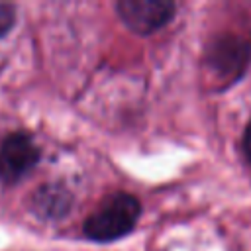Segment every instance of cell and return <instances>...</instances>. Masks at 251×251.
Wrapping results in <instances>:
<instances>
[{
    "label": "cell",
    "instance_id": "1",
    "mask_svg": "<svg viewBox=\"0 0 251 251\" xmlns=\"http://www.w3.org/2000/svg\"><path fill=\"white\" fill-rule=\"evenodd\" d=\"M141 206L135 196L126 192H116L110 198L104 200V204L86 218L82 231L92 241H114L124 235H127L137 218H139Z\"/></svg>",
    "mask_w": 251,
    "mask_h": 251
},
{
    "label": "cell",
    "instance_id": "2",
    "mask_svg": "<svg viewBox=\"0 0 251 251\" xmlns=\"http://www.w3.org/2000/svg\"><path fill=\"white\" fill-rule=\"evenodd\" d=\"M116 12L131 31L147 35L173 20L175 4L171 0H120Z\"/></svg>",
    "mask_w": 251,
    "mask_h": 251
},
{
    "label": "cell",
    "instance_id": "3",
    "mask_svg": "<svg viewBox=\"0 0 251 251\" xmlns=\"http://www.w3.org/2000/svg\"><path fill=\"white\" fill-rule=\"evenodd\" d=\"M39 161V149L33 139L22 131L10 133L0 143V178L6 184L18 182Z\"/></svg>",
    "mask_w": 251,
    "mask_h": 251
},
{
    "label": "cell",
    "instance_id": "4",
    "mask_svg": "<svg viewBox=\"0 0 251 251\" xmlns=\"http://www.w3.org/2000/svg\"><path fill=\"white\" fill-rule=\"evenodd\" d=\"M73 208V194L59 182L41 184L29 198V210L41 220H61Z\"/></svg>",
    "mask_w": 251,
    "mask_h": 251
},
{
    "label": "cell",
    "instance_id": "5",
    "mask_svg": "<svg viewBox=\"0 0 251 251\" xmlns=\"http://www.w3.org/2000/svg\"><path fill=\"white\" fill-rule=\"evenodd\" d=\"M247 55H249V47L245 41L235 39V37H222L210 49V63L220 73L237 75L245 67Z\"/></svg>",
    "mask_w": 251,
    "mask_h": 251
},
{
    "label": "cell",
    "instance_id": "6",
    "mask_svg": "<svg viewBox=\"0 0 251 251\" xmlns=\"http://www.w3.org/2000/svg\"><path fill=\"white\" fill-rule=\"evenodd\" d=\"M16 22V12H14V6L12 4H2L0 2V37H4L12 25Z\"/></svg>",
    "mask_w": 251,
    "mask_h": 251
},
{
    "label": "cell",
    "instance_id": "7",
    "mask_svg": "<svg viewBox=\"0 0 251 251\" xmlns=\"http://www.w3.org/2000/svg\"><path fill=\"white\" fill-rule=\"evenodd\" d=\"M243 151H245V155H247V159L251 163V124L247 126V129L243 133Z\"/></svg>",
    "mask_w": 251,
    "mask_h": 251
}]
</instances>
